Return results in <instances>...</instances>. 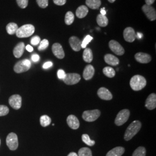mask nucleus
<instances>
[{"mask_svg": "<svg viewBox=\"0 0 156 156\" xmlns=\"http://www.w3.org/2000/svg\"><path fill=\"white\" fill-rule=\"evenodd\" d=\"M39 46H38V50L42 51L44 50L48 47L49 46V41L47 39H43L42 41L40 42Z\"/></svg>", "mask_w": 156, "mask_h": 156, "instance_id": "f704fd0d", "label": "nucleus"}, {"mask_svg": "<svg viewBox=\"0 0 156 156\" xmlns=\"http://www.w3.org/2000/svg\"><path fill=\"white\" fill-rule=\"evenodd\" d=\"M142 127V124L139 120H134L131 123L124 134V138L126 141L131 140L134 136L137 134L140 129Z\"/></svg>", "mask_w": 156, "mask_h": 156, "instance_id": "f257e3e1", "label": "nucleus"}, {"mask_svg": "<svg viewBox=\"0 0 156 156\" xmlns=\"http://www.w3.org/2000/svg\"><path fill=\"white\" fill-rule=\"evenodd\" d=\"M16 1L18 6L22 9L26 8L28 5V0H16Z\"/></svg>", "mask_w": 156, "mask_h": 156, "instance_id": "e433bc0d", "label": "nucleus"}, {"mask_svg": "<svg viewBox=\"0 0 156 156\" xmlns=\"http://www.w3.org/2000/svg\"><path fill=\"white\" fill-rule=\"evenodd\" d=\"M0 144H1V140H0Z\"/></svg>", "mask_w": 156, "mask_h": 156, "instance_id": "3c124183", "label": "nucleus"}, {"mask_svg": "<svg viewBox=\"0 0 156 156\" xmlns=\"http://www.w3.org/2000/svg\"><path fill=\"white\" fill-rule=\"evenodd\" d=\"M51 120L48 115H43L40 117V123L42 127H47L50 125Z\"/></svg>", "mask_w": 156, "mask_h": 156, "instance_id": "c85d7f7f", "label": "nucleus"}, {"mask_svg": "<svg viewBox=\"0 0 156 156\" xmlns=\"http://www.w3.org/2000/svg\"><path fill=\"white\" fill-rule=\"evenodd\" d=\"M86 4L92 9H97L101 5V0H86Z\"/></svg>", "mask_w": 156, "mask_h": 156, "instance_id": "393cba45", "label": "nucleus"}, {"mask_svg": "<svg viewBox=\"0 0 156 156\" xmlns=\"http://www.w3.org/2000/svg\"><path fill=\"white\" fill-rule=\"evenodd\" d=\"M108 19L106 16L99 14L97 17V23L100 27H106L108 24Z\"/></svg>", "mask_w": 156, "mask_h": 156, "instance_id": "a878e982", "label": "nucleus"}, {"mask_svg": "<svg viewBox=\"0 0 156 156\" xmlns=\"http://www.w3.org/2000/svg\"><path fill=\"white\" fill-rule=\"evenodd\" d=\"M53 2L57 5L62 6L66 3L67 0H53Z\"/></svg>", "mask_w": 156, "mask_h": 156, "instance_id": "a19ab883", "label": "nucleus"}, {"mask_svg": "<svg viewBox=\"0 0 156 156\" xmlns=\"http://www.w3.org/2000/svg\"><path fill=\"white\" fill-rule=\"evenodd\" d=\"M135 58L137 62L142 64L149 63L151 60V57L149 55L142 52L137 53L135 54Z\"/></svg>", "mask_w": 156, "mask_h": 156, "instance_id": "f3484780", "label": "nucleus"}, {"mask_svg": "<svg viewBox=\"0 0 156 156\" xmlns=\"http://www.w3.org/2000/svg\"><path fill=\"white\" fill-rule=\"evenodd\" d=\"M123 37L126 41L128 42H133L136 37L134 28L130 27L125 28L123 32Z\"/></svg>", "mask_w": 156, "mask_h": 156, "instance_id": "f8f14e48", "label": "nucleus"}, {"mask_svg": "<svg viewBox=\"0 0 156 156\" xmlns=\"http://www.w3.org/2000/svg\"><path fill=\"white\" fill-rule=\"evenodd\" d=\"M53 66V62H46L43 65V68L44 69H48Z\"/></svg>", "mask_w": 156, "mask_h": 156, "instance_id": "79ce46f5", "label": "nucleus"}, {"mask_svg": "<svg viewBox=\"0 0 156 156\" xmlns=\"http://www.w3.org/2000/svg\"><path fill=\"white\" fill-rule=\"evenodd\" d=\"M145 15L151 21H154L156 19V9L151 5L145 4L142 8Z\"/></svg>", "mask_w": 156, "mask_h": 156, "instance_id": "9d476101", "label": "nucleus"}, {"mask_svg": "<svg viewBox=\"0 0 156 156\" xmlns=\"http://www.w3.org/2000/svg\"><path fill=\"white\" fill-rule=\"evenodd\" d=\"M103 73L108 78H113L115 76V71L112 67H106L103 69Z\"/></svg>", "mask_w": 156, "mask_h": 156, "instance_id": "cd10ccee", "label": "nucleus"}, {"mask_svg": "<svg viewBox=\"0 0 156 156\" xmlns=\"http://www.w3.org/2000/svg\"><path fill=\"white\" fill-rule=\"evenodd\" d=\"M38 5L41 8H45L48 6V0H36Z\"/></svg>", "mask_w": 156, "mask_h": 156, "instance_id": "4c0bfd02", "label": "nucleus"}, {"mask_svg": "<svg viewBox=\"0 0 156 156\" xmlns=\"http://www.w3.org/2000/svg\"><path fill=\"white\" fill-rule=\"evenodd\" d=\"M67 156H78V154H77L75 152H71L70 153L68 154V155Z\"/></svg>", "mask_w": 156, "mask_h": 156, "instance_id": "de8ad7c7", "label": "nucleus"}, {"mask_svg": "<svg viewBox=\"0 0 156 156\" xmlns=\"http://www.w3.org/2000/svg\"><path fill=\"white\" fill-rule=\"evenodd\" d=\"M154 1L155 0H145L146 5H152L154 2Z\"/></svg>", "mask_w": 156, "mask_h": 156, "instance_id": "a18cd8bd", "label": "nucleus"}, {"mask_svg": "<svg viewBox=\"0 0 156 156\" xmlns=\"http://www.w3.org/2000/svg\"><path fill=\"white\" fill-rule=\"evenodd\" d=\"M109 46L111 50L118 56H122L124 54L125 51L123 46L115 40H111L109 41Z\"/></svg>", "mask_w": 156, "mask_h": 156, "instance_id": "1a4fd4ad", "label": "nucleus"}, {"mask_svg": "<svg viewBox=\"0 0 156 156\" xmlns=\"http://www.w3.org/2000/svg\"><path fill=\"white\" fill-rule=\"evenodd\" d=\"M146 156V149L144 147L140 146L134 151L132 156Z\"/></svg>", "mask_w": 156, "mask_h": 156, "instance_id": "473e14b6", "label": "nucleus"}, {"mask_svg": "<svg viewBox=\"0 0 156 156\" xmlns=\"http://www.w3.org/2000/svg\"><path fill=\"white\" fill-rule=\"evenodd\" d=\"M93 38L91 36H90L89 35H87V36L84 38L83 41L82 42V44H81L82 48H83V49L86 48L87 45L89 44L90 42L93 40Z\"/></svg>", "mask_w": 156, "mask_h": 156, "instance_id": "72a5a7b5", "label": "nucleus"}, {"mask_svg": "<svg viewBox=\"0 0 156 156\" xmlns=\"http://www.w3.org/2000/svg\"><path fill=\"white\" fill-rule=\"evenodd\" d=\"M67 123L68 126L73 129H78L80 126V123L78 118L73 115H69L68 116L67 119Z\"/></svg>", "mask_w": 156, "mask_h": 156, "instance_id": "a211bd4d", "label": "nucleus"}, {"mask_svg": "<svg viewBox=\"0 0 156 156\" xmlns=\"http://www.w3.org/2000/svg\"><path fill=\"white\" fill-rule=\"evenodd\" d=\"M130 116V112L128 109H123L119 112L116 117L115 123L117 126H122L128 120Z\"/></svg>", "mask_w": 156, "mask_h": 156, "instance_id": "20e7f679", "label": "nucleus"}, {"mask_svg": "<svg viewBox=\"0 0 156 156\" xmlns=\"http://www.w3.org/2000/svg\"><path fill=\"white\" fill-rule=\"evenodd\" d=\"M6 145L9 149L11 151H15L16 150L18 147V138L16 134L13 133H11L8 134L6 140Z\"/></svg>", "mask_w": 156, "mask_h": 156, "instance_id": "0eeeda50", "label": "nucleus"}, {"mask_svg": "<svg viewBox=\"0 0 156 156\" xmlns=\"http://www.w3.org/2000/svg\"><path fill=\"white\" fill-rule=\"evenodd\" d=\"M80 79V76L78 73H69L66 74V77L63 79V81L68 85H73L78 83Z\"/></svg>", "mask_w": 156, "mask_h": 156, "instance_id": "6e6552de", "label": "nucleus"}, {"mask_svg": "<svg viewBox=\"0 0 156 156\" xmlns=\"http://www.w3.org/2000/svg\"><path fill=\"white\" fill-rule=\"evenodd\" d=\"M40 42H41V38L38 36H34L31 40V44L34 46L38 45Z\"/></svg>", "mask_w": 156, "mask_h": 156, "instance_id": "58836bf2", "label": "nucleus"}, {"mask_svg": "<svg viewBox=\"0 0 156 156\" xmlns=\"http://www.w3.org/2000/svg\"><path fill=\"white\" fill-rule=\"evenodd\" d=\"M145 106L149 110H153L156 108V94L151 93L148 96L145 102Z\"/></svg>", "mask_w": 156, "mask_h": 156, "instance_id": "2eb2a0df", "label": "nucleus"}, {"mask_svg": "<svg viewBox=\"0 0 156 156\" xmlns=\"http://www.w3.org/2000/svg\"><path fill=\"white\" fill-rule=\"evenodd\" d=\"M89 12V9L87 6L81 5L79 6L76 11V15L79 19H82L86 16Z\"/></svg>", "mask_w": 156, "mask_h": 156, "instance_id": "5701e85b", "label": "nucleus"}, {"mask_svg": "<svg viewBox=\"0 0 156 156\" xmlns=\"http://www.w3.org/2000/svg\"><path fill=\"white\" fill-rule=\"evenodd\" d=\"M35 31V27L32 24H25L18 28L16 32L17 37L22 38H27L31 36Z\"/></svg>", "mask_w": 156, "mask_h": 156, "instance_id": "7ed1b4c3", "label": "nucleus"}, {"mask_svg": "<svg viewBox=\"0 0 156 156\" xmlns=\"http://www.w3.org/2000/svg\"><path fill=\"white\" fill-rule=\"evenodd\" d=\"M129 85L134 91H140L143 89L146 85V80L143 76L135 75L131 79Z\"/></svg>", "mask_w": 156, "mask_h": 156, "instance_id": "f03ea898", "label": "nucleus"}, {"mask_svg": "<svg viewBox=\"0 0 156 156\" xmlns=\"http://www.w3.org/2000/svg\"><path fill=\"white\" fill-rule=\"evenodd\" d=\"M69 43L73 50L75 51H79L81 50L82 42L77 37L73 36L69 39Z\"/></svg>", "mask_w": 156, "mask_h": 156, "instance_id": "dca6fc26", "label": "nucleus"}, {"mask_svg": "<svg viewBox=\"0 0 156 156\" xmlns=\"http://www.w3.org/2000/svg\"><path fill=\"white\" fill-rule=\"evenodd\" d=\"M25 45L23 42H20L15 46L13 49V55L16 58L21 57L24 53Z\"/></svg>", "mask_w": 156, "mask_h": 156, "instance_id": "412c9836", "label": "nucleus"}, {"mask_svg": "<svg viewBox=\"0 0 156 156\" xmlns=\"http://www.w3.org/2000/svg\"><path fill=\"white\" fill-rule=\"evenodd\" d=\"M22 97L20 95H13L9 99V103L12 108L17 110L22 106Z\"/></svg>", "mask_w": 156, "mask_h": 156, "instance_id": "9b49d317", "label": "nucleus"}, {"mask_svg": "<svg viewBox=\"0 0 156 156\" xmlns=\"http://www.w3.org/2000/svg\"><path fill=\"white\" fill-rule=\"evenodd\" d=\"M83 60L86 62L90 63L93 61V51L90 48H85L83 53Z\"/></svg>", "mask_w": 156, "mask_h": 156, "instance_id": "b1692460", "label": "nucleus"}, {"mask_svg": "<svg viewBox=\"0 0 156 156\" xmlns=\"http://www.w3.org/2000/svg\"><path fill=\"white\" fill-rule=\"evenodd\" d=\"M109 2H111V3H113V2H114L116 0H108Z\"/></svg>", "mask_w": 156, "mask_h": 156, "instance_id": "8fccbe9b", "label": "nucleus"}, {"mask_svg": "<svg viewBox=\"0 0 156 156\" xmlns=\"http://www.w3.org/2000/svg\"><path fill=\"white\" fill-rule=\"evenodd\" d=\"M26 49L29 52H32L34 50L33 48L30 45H27L26 47Z\"/></svg>", "mask_w": 156, "mask_h": 156, "instance_id": "c03bdc74", "label": "nucleus"}, {"mask_svg": "<svg viewBox=\"0 0 156 156\" xmlns=\"http://www.w3.org/2000/svg\"><path fill=\"white\" fill-rule=\"evenodd\" d=\"M97 94L101 99L104 100H111L113 98L111 91L105 87L100 88L97 91Z\"/></svg>", "mask_w": 156, "mask_h": 156, "instance_id": "4468645a", "label": "nucleus"}, {"mask_svg": "<svg viewBox=\"0 0 156 156\" xmlns=\"http://www.w3.org/2000/svg\"><path fill=\"white\" fill-rule=\"evenodd\" d=\"M125 151V149L123 147L118 146L108 151L106 156H122Z\"/></svg>", "mask_w": 156, "mask_h": 156, "instance_id": "4be33fe9", "label": "nucleus"}, {"mask_svg": "<svg viewBox=\"0 0 156 156\" xmlns=\"http://www.w3.org/2000/svg\"><path fill=\"white\" fill-rule=\"evenodd\" d=\"M137 37H138V38L139 39H140L142 37V34L141 33H137Z\"/></svg>", "mask_w": 156, "mask_h": 156, "instance_id": "09e8293b", "label": "nucleus"}, {"mask_svg": "<svg viewBox=\"0 0 156 156\" xmlns=\"http://www.w3.org/2000/svg\"><path fill=\"white\" fill-rule=\"evenodd\" d=\"M17 24L15 23H9L6 27V30L8 34L9 35H13L16 33L17 29H18Z\"/></svg>", "mask_w": 156, "mask_h": 156, "instance_id": "bb28decb", "label": "nucleus"}, {"mask_svg": "<svg viewBox=\"0 0 156 156\" xmlns=\"http://www.w3.org/2000/svg\"><path fill=\"white\" fill-rule=\"evenodd\" d=\"M9 112V109L8 106L5 105H0V116H5L7 114H8Z\"/></svg>", "mask_w": 156, "mask_h": 156, "instance_id": "c9c22d12", "label": "nucleus"}, {"mask_svg": "<svg viewBox=\"0 0 156 156\" xmlns=\"http://www.w3.org/2000/svg\"><path fill=\"white\" fill-rule=\"evenodd\" d=\"M95 69L94 67L91 65H87L84 69L83 76L85 80H88L93 77Z\"/></svg>", "mask_w": 156, "mask_h": 156, "instance_id": "6ab92c4d", "label": "nucleus"}, {"mask_svg": "<svg viewBox=\"0 0 156 156\" xmlns=\"http://www.w3.org/2000/svg\"><path fill=\"white\" fill-rule=\"evenodd\" d=\"M105 8H102L101 9V14L102 15L105 16V15H106V11H105Z\"/></svg>", "mask_w": 156, "mask_h": 156, "instance_id": "49530a36", "label": "nucleus"}, {"mask_svg": "<svg viewBox=\"0 0 156 156\" xmlns=\"http://www.w3.org/2000/svg\"><path fill=\"white\" fill-rule=\"evenodd\" d=\"M31 62L29 60L25 59V60L17 62L13 68V69L15 73H24L27 71L31 68Z\"/></svg>", "mask_w": 156, "mask_h": 156, "instance_id": "39448f33", "label": "nucleus"}, {"mask_svg": "<svg viewBox=\"0 0 156 156\" xmlns=\"http://www.w3.org/2000/svg\"><path fill=\"white\" fill-rule=\"evenodd\" d=\"M104 60L106 63L112 66H116L119 64V60L117 57L111 54H107L104 56Z\"/></svg>", "mask_w": 156, "mask_h": 156, "instance_id": "aec40b11", "label": "nucleus"}, {"mask_svg": "<svg viewBox=\"0 0 156 156\" xmlns=\"http://www.w3.org/2000/svg\"><path fill=\"white\" fill-rule=\"evenodd\" d=\"M75 16L72 12L68 11L65 16V23L67 25H71L74 21Z\"/></svg>", "mask_w": 156, "mask_h": 156, "instance_id": "c756f323", "label": "nucleus"}, {"mask_svg": "<svg viewBox=\"0 0 156 156\" xmlns=\"http://www.w3.org/2000/svg\"><path fill=\"white\" fill-rule=\"evenodd\" d=\"M78 156H92V151L88 147H82L79 151Z\"/></svg>", "mask_w": 156, "mask_h": 156, "instance_id": "2f4dec72", "label": "nucleus"}, {"mask_svg": "<svg viewBox=\"0 0 156 156\" xmlns=\"http://www.w3.org/2000/svg\"><path fill=\"white\" fill-rule=\"evenodd\" d=\"M82 139L84 144L89 146H93L95 145V141L91 140L90 138L89 135L87 134H83L82 136Z\"/></svg>", "mask_w": 156, "mask_h": 156, "instance_id": "7c9ffc66", "label": "nucleus"}, {"mask_svg": "<svg viewBox=\"0 0 156 156\" xmlns=\"http://www.w3.org/2000/svg\"><path fill=\"white\" fill-rule=\"evenodd\" d=\"M39 58H40V57H39V55H38L37 54H34L31 57V59L34 62H38L39 60Z\"/></svg>", "mask_w": 156, "mask_h": 156, "instance_id": "37998d69", "label": "nucleus"}, {"mask_svg": "<svg viewBox=\"0 0 156 156\" xmlns=\"http://www.w3.org/2000/svg\"><path fill=\"white\" fill-rule=\"evenodd\" d=\"M101 112L98 109H94L91 111H86L82 115L84 120L87 122H92L95 121L100 116Z\"/></svg>", "mask_w": 156, "mask_h": 156, "instance_id": "423d86ee", "label": "nucleus"}, {"mask_svg": "<svg viewBox=\"0 0 156 156\" xmlns=\"http://www.w3.org/2000/svg\"><path fill=\"white\" fill-rule=\"evenodd\" d=\"M52 52L57 58L62 59L65 57V53L62 45L58 43H55L52 46Z\"/></svg>", "mask_w": 156, "mask_h": 156, "instance_id": "ddd939ff", "label": "nucleus"}, {"mask_svg": "<svg viewBox=\"0 0 156 156\" xmlns=\"http://www.w3.org/2000/svg\"><path fill=\"white\" fill-rule=\"evenodd\" d=\"M66 73L64 72V70L62 69H59L58 71H57V76L58 79H64V78L66 77Z\"/></svg>", "mask_w": 156, "mask_h": 156, "instance_id": "ea45409f", "label": "nucleus"}]
</instances>
